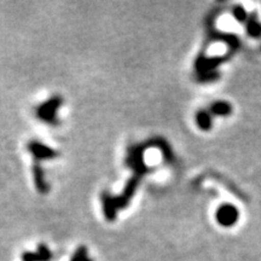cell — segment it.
Instances as JSON below:
<instances>
[{
	"label": "cell",
	"mask_w": 261,
	"mask_h": 261,
	"mask_svg": "<svg viewBox=\"0 0 261 261\" xmlns=\"http://www.w3.org/2000/svg\"><path fill=\"white\" fill-rule=\"evenodd\" d=\"M231 15H232L234 21L238 22L240 24H246L248 17H249V14H248L247 10L244 9V6L240 4L232 6V9H231Z\"/></svg>",
	"instance_id": "30bf717a"
},
{
	"label": "cell",
	"mask_w": 261,
	"mask_h": 261,
	"mask_svg": "<svg viewBox=\"0 0 261 261\" xmlns=\"http://www.w3.org/2000/svg\"><path fill=\"white\" fill-rule=\"evenodd\" d=\"M196 123H197L198 128L204 130V132H208L213 128V115H212L210 110H198L197 114H196Z\"/></svg>",
	"instance_id": "ba28073f"
},
{
	"label": "cell",
	"mask_w": 261,
	"mask_h": 261,
	"mask_svg": "<svg viewBox=\"0 0 261 261\" xmlns=\"http://www.w3.org/2000/svg\"><path fill=\"white\" fill-rule=\"evenodd\" d=\"M210 112L213 116L227 117L232 114L233 108L226 100H217V102L211 104Z\"/></svg>",
	"instance_id": "52a82bcc"
},
{
	"label": "cell",
	"mask_w": 261,
	"mask_h": 261,
	"mask_svg": "<svg viewBox=\"0 0 261 261\" xmlns=\"http://www.w3.org/2000/svg\"><path fill=\"white\" fill-rule=\"evenodd\" d=\"M247 35L252 39H261V21L255 11L250 12L246 22Z\"/></svg>",
	"instance_id": "5b68a950"
},
{
	"label": "cell",
	"mask_w": 261,
	"mask_h": 261,
	"mask_svg": "<svg viewBox=\"0 0 261 261\" xmlns=\"http://www.w3.org/2000/svg\"><path fill=\"white\" fill-rule=\"evenodd\" d=\"M28 150L34 155L35 162H40L41 160L54 159L57 156V152L54 149L38 142H32L31 144H28Z\"/></svg>",
	"instance_id": "277c9868"
},
{
	"label": "cell",
	"mask_w": 261,
	"mask_h": 261,
	"mask_svg": "<svg viewBox=\"0 0 261 261\" xmlns=\"http://www.w3.org/2000/svg\"><path fill=\"white\" fill-rule=\"evenodd\" d=\"M61 104L62 98L60 96H55L54 98H51L50 100H47V102L41 104V106L38 108L37 116L40 120H42V121L55 125V123H57L56 112L58 110V108L61 107Z\"/></svg>",
	"instance_id": "7a4b0ae2"
},
{
	"label": "cell",
	"mask_w": 261,
	"mask_h": 261,
	"mask_svg": "<svg viewBox=\"0 0 261 261\" xmlns=\"http://www.w3.org/2000/svg\"><path fill=\"white\" fill-rule=\"evenodd\" d=\"M33 173H34V181L35 185H37V189L42 194H45L48 190V187L45 181V175H44V171L40 167V162H35L34 163V168H33Z\"/></svg>",
	"instance_id": "9c48e42d"
},
{
	"label": "cell",
	"mask_w": 261,
	"mask_h": 261,
	"mask_svg": "<svg viewBox=\"0 0 261 261\" xmlns=\"http://www.w3.org/2000/svg\"><path fill=\"white\" fill-rule=\"evenodd\" d=\"M215 219L223 227H232L240 220V211L232 203H223L215 212Z\"/></svg>",
	"instance_id": "6da1fadb"
},
{
	"label": "cell",
	"mask_w": 261,
	"mask_h": 261,
	"mask_svg": "<svg viewBox=\"0 0 261 261\" xmlns=\"http://www.w3.org/2000/svg\"><path fill=\"white\" fill-rule=\"evenodd\" d=\"M233 54H231V52H228V54H225V55H220V56H211V57H205V56H200L197 58V61H196V70L198 71V73L202 74V73H207V71H213L217 69L219 65H221L225 62H227L230 60L231 57H232Z\"/></svg>",
	"instance_id": "3957f363"
},
{
	"label": "cell",
	"mask_w": 261,
	"mask_h": 261,
	"mask_svg": "<svg viewBox=\"0 0 261 261\" xmlns=\"http://www.w3.org/2000/svg\"><path fill=\"white\" fill-rule=\"evenodd\" d=\"M219 77H220V73L217 70L198 74V80H200L201 83H212V81H217Z\"/></svg>",
	"instance_id": "7c38bea8"
},
{
	"label": "cell",
	"mask_w": 261,
	"mask_h": 261,
	"mask_svg": "<svg viewBox=\"0 0 261 261\" xmlns=\"http://www.w3.org/2000/svg\"><path fill=\"white\" fill-rule=\"evenodd\" d=\"M50 257V250H47L44 246L40 247V252L38 254H27L24 255V261H35V260H47Z\"/></svg>",
	"instance_id": "8fae6325"
},
{
	"label": "cell",
	"mask_w": 261,
	"mask_h": 261,
	"mask_svg": "<svg viewBox=\"0 0 261 261\" xmlns=\"http://www.w3.org/2000/svg\"><path fill=\"white\" fill-rule=\"evenodd\" d=\"M73 261H89L86 259V256H85V249H80L79 252L76 253V255L74 256Z\"/></svg>",
	"instance_id": "4fadbf2b"
},
{
	"label": "cell",
	"mask_w": 261,
	"mask_h": 261,
	"mask_svg": "<svg viewBox=\"0 0 261 261\" xmlns=\"http://www.w3.org/2000/svg\"><path fill=\"white\" fill-rule=\"evenodd\" d=\"M212 38L217 41H223L227 45L228 47L232 50V52L237 51L238 48L241 47V41L236 35L233 34H227V33H221L218 31H213L212 32Z\"/></svg>",
	"instance_id": "8992f818"
}]
</instances>
